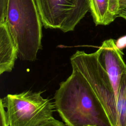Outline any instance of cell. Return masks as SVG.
Instances as JSON below:
<instances>
[{"label": "cell", "mask_w": 126, "mask_h": 126, "mask_svg": "<svg viewBox=\"0 0 126 126\" xmlns=\"http://www.w3.org/2000/svg\"><path fill=\"white\" fill-rule=\"evenodd\" d=\"M56 110L67 126H111L101 103L84 78L72 70L54 95Z\"/></svg>", "instance_id": "1"}, {"label": "cell", "mask_w": 126, "mask_h": 126, "mask_svg": "<svg viewBox=\"0 0 126 126\" xmlns=\"http://www.w3.org/2000/svg\"><path fill=\"white\" fill-rule=\"evenodd\" d=\"M18 50V57L36 60L42 48V25L35 0H8L6 20Z\"/></svg>", "instance_id": "2"}, {"label": "cell", "mask_w": 126, "mask_h": 126, "mask_svg": "<svg viewBox=\"0 0 126 126\" xmlns=\"http://www.w3.org/2000/svg\"><path fill=\"white\" fill-rule=\"evenodd\" d=\"M72 70L86 80L103 108L111 126H119L116 108L117 99L106 71L99 60V51L86 53L77 51L70 57Z\"/></svg>", "instance_id": "3"}, {"label": "cell", "mask_w": 126, "mask_h": 126, "mask_svg": "<svg viewBox=\"0 0 126 126\" xmlns=\"http://www.w3.org/2000/svg\"><path fill=\"white\" fill-rule=\"evenodd\" d=\"M8 126H41L52 120L55 105L41 92L26 91L0 99Z\"/></svg>", "instance_id": "4"}, {"label": "cell", "mask_w": 126, "mask_h": 126, "mask_svg": "<svg viewBox=\"0 0 126 126\" xmlns=\"http://www.w3.org/2000/svg\"><path fill=\"white\" fill-rule=\"evenodd\" d=\"M45 28L72 31L89 10L88 0H35Z\"/></svg>", "instance_id": "5"}, {"label": "cell", "mask_w": 126, "mask_h": 126, "mask_svg": "<svg viewBox=\"0 0 126 126\" xmlns=\"http://www.w3.org/2000/svg\"><path fill=\"white\" fill-rule=\"evenodd\" d=\"M98 50L99 61L109 76L117 99L122 77L126 73L123 53L113 39L104 40Z\"/></svg>", "instance_id": "6"}, {"label": "cell", "mask_w": 126, "mask_h": 126, "mask_svg": "<svg viewBox=\"0 0 126 126\" xmlns=\"http://www.w3.org/2000/svg\"><path fill=\"white\" fill-rule=\"evenodd\" d=\"M17 57V48L7 24L0 23V74L11 72Z\"/></svg>", "instance_id": "7"}, {"label": "cell", "mask_w": 126, "mask_h": 126, "mask_svg": "<svg viewBox=\"0 0 126 126\" xmlns=\"http://www.w3.org/2000/svg\"><path fill=\"white\" fill-rule=\"evenodd\" d=\"M95 25H108L118 17L120 9L119 0H88Z\"/></svg>", "instance_id": "8"}, {"label": "cell", "mask_w": 126, "mask_h": 126, "mask_svg": "<svg viewBox=\"0 0 126 126\" xmlns=\"http://www.w3.org/2000/svg\"><path fill=\"white\" fill-rule=\"evenodd\" d=\"M116 108L119 126H126V73L123 75L121 80Z\"/></svg>", "instance_id": "9"}, {"label": "cell", "mask_w": 126, "mask_h": 126, "mask_svg": "<svg viewBox=\"0 0 126 126\" xmlns=\"http://www.w3.org/2000/svg\"><path fill=\"white\" fill-rule=\"evenodd\" d=\"M8 0H0V23L5 22Z\"/></svg>", "instance_id": "10"}, {"label": "cell", "mask_w": 126, "mask_h": 126, "mask_svg": "<svg viewBox=\"0 0 126 126\" xmlns=\"http://www.w3.org/2000/svg\"><path fill=\"white\" fill-rule=\"evenodd\" d=\"M116 44L120 50L126 47V35L119 38L116 41Z\"/></svg>", "instance_id": "11"}, {"label": "cell", "mask_w": 126, "mask_h": 126, "mask_svg": "<svg viewBox=\"0 0 126 126\" xmlns=\"http://www.w3.org/2000/svg\"><path fill=\"white\" fill-rule=\"evenodd\" d=\"M65 124H63V122L59 121L55 118L50 120L46 124L42 125L41 126H65Z\"/></svg>", "instance_id": "12"}, {"label": "cell", "mask_w": 126, "mask_h": 126, "mask_svg": "<svg viewBox=\"0 0 126 126\" xmlns=\"http://www.w3.org/2000/svg\"><path fill=\"white\" fill-rule=\"evenodd\" d=\"M118 17H122L126 20V8L120 9Z\"/></svg>", "instance_id": "13"}, {"label": "cell", "mask_w": 126, "mask_h": 126, "mask_svg": "<svg viewBox=\"0 0 126 126\" xmlns=\"http://www.w3.org/2000/svg\"><path fill=\"white\" fill-rule=\"evenodd\" d=\"M0 126H8L5 117L4 115L0 116Z\"/></svg>", "instance_id": "14"}, {"label": "cell", "mask_w": 126, "mask_h": 126, "mask_svg": "<svg viewBox=\"0 0 126 126\" xmlns=\"http://www.w3.org/2000/svg\"></svg>", "instance_id": "15"}]
</instances>
